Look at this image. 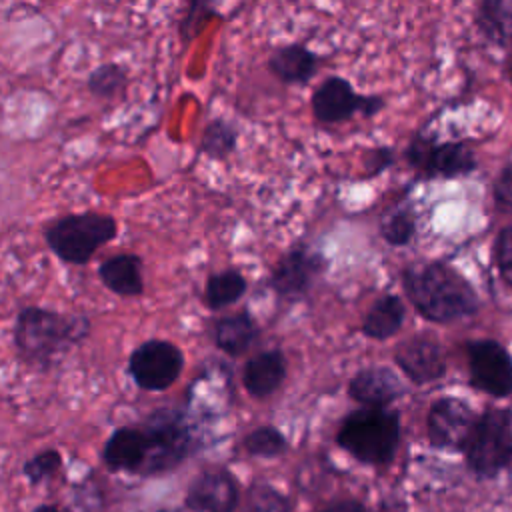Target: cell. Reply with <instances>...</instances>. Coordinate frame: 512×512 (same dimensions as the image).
<instances>
[{"label": "cell", "instance_id": "cell-1", "mask_svg": "<svg viewBox=\"0 0 512 512\" xmlns=\"http://www.w3.org/2000/svg\"><path fill=\"white\" fill-rule=\"evenodd\" d=\"M86 314H66L44 306H24L14 324L18 358L36 370H50L64 354L90 336Z\"/></svg>", "mask_w": 512, "mask_h": 512}, {"label": "cell", "instance_id": "cell-2", "mask_svg": "<svg viewBox=\"0 0 512 512\" xmlns=\"http://www.w3.org/2000/svg\"><path fill=\"white\" fill-rule=\"evenodd\" d=\"M404 288L418 314L430 322H454L478 310L474 288L442 262H418L406 268Z\"/></svg>", "mask_w": 512, "mask_h": 512}, {"label": "cell", "instance_id": "cell-3", "mask_svg": "<svg viewBox=\"0 0 512 512\" xmlns=\"http://www.w3.org/2000/svg\"><path fill=\"white\" fill-rule=\"evenodd\" d=\"M118 234V222L102 212H78L56 218L44 228L48 248L66 264L82 266Z\"/></svg>", "mask_w": 512, "mask_h": 512}, {"label": "cell", "instance_id": "cell-4", "mask_svg": "<svg viewBox=\"0 0 512 512\" xmlns=\"http://www.w3.org/2000/svg\"><path fill=\"white\" fill-rule=\"evenodd\" d=\"M398 438V414L384 406H368L352 412L338 430V444L368 464L388 462L396 452Z\"/></svg>", "mask_w": 512, "mask_h": 512}, {"label": "cell", "instance_id": "cell-5", "mask_svg": "<svg viewBox=\"0 0 512 512\" xmlns=\"http://www.w3.org/2000/svg\"><path fill=\"white\" fill-rule=\"evenodd\" d=\"M404 160L424 180L462 178L478 168V158L470 140H440L424 128L410 136L404 148Z\"/></svg>", "mask_w": 512, "mask_h": 512}, {"label": "cell", "instance_id": "cell-6", "mask_svg": "<svg viewBox=\"0 0 512 512\" xmlns=\"http://www.w3.org/2000/svg\"><path fill=\"white\" fill-rule=\"evenodd\" d=\"M146 436V460L140 474H166L180 466L194 448V434L186 416L176 408H158L140 426Z\"/></svg>", "mask_w": 512, "mask_h": 512}, {"label": "cell", "instance_id": "cell-7", "mask_svg": "<svg viewBox=\"0 0 512 512\" xmlns=\"http://www.w3.org/2000/svg\"><path fill=\"white\" fill-rule=\"evenodd\" d=\"M386 108L382 94H362L344 76H326L310 96V112L322 126H336L360 116L370 120Z\"/></svg>", "mask_w": 512, "mask_h": 512}, {"label": "cell", "instance_id": "cell-8", "mask_svg": "<svg viewBox=\"0 0 512 512\" xmlns=\"http://www.w3.org/2000/svg\"><path fill=\"white\" fill-rule=\"evenodd\" d=\"M468 466L480 476H496L512 462V414L506 408L486 410L472 426L462 448Z\"/></svg>", "mask_w": 512, "mask_h": 512}, {"label": "cell", "instance_id": "cell-9", "mask_svg": "<svg viewBox=\"0 0 512 512\" xmlns=\"http://www.w3.org/2000/svg\"><path fill=\"white\" fill-rule=\"evenodd\" d=\"M184 354L170 342L152 338L136 346L128 358V374L140 390H168L182 374Z\"/></svg>", "mask_w": 512, "mask_h": 512}, {"label": "cell", "instance_id": "cell-10", "mask_svg": "<svg viewBox=\"0 0 512 512\" xmlns=\"http://www.w3.org/2000/svg\"><path fill=\"white\" fill-rule=\"evenodd\" d=\"M468 366L472 384L492 396L512 394V358L496 340H474L468 344Z\"/></svg>", "mask_w": 512, "mask_h": 512}, {"label": "cell", "instance_id": "cell-11", "mask_svg": "<svg viewBox=\"0 0 512 512\" xmlns=\"http://www.w3.org/2000/svg\"><path fill=\"white\" fill-rule=\"evenodd\" d=\"M474 422V412L464 400L452 396L440 398L428 410V440L436 448H464Z\"/></svg>", "mask_w": 512, "mask_h": 512}, {"label": "cell", "instance_id": "cell-12", "mask_svg": "<svg viewBox=\"0 0 512 512\" xmlns=\"http://www.w3.org/2000/svg\"><path fill=\"white\" fill-rule=\"evenodd\" d=\"M238 504V482L224 470H204L186 492V506L194 512H232Z\"/></svg>", "mask_w": 512, "mask_h": 512}, {"label": "cell", "instance_id": "cell-13", "mask_svg": "<svg viewBox=\"0 0 512 512\" xmlns=\"http://www.w3.org/2000/svg\"><path fill=\"white\" fill-rule=\"evenodd\" d=\"M396 364L416 384L438 380L446 372V360L436 340L428 336H414L398 344L394 352Z\"/></svg>", "mask_w": 512, "mask_h": 512}, {"label": "cell", "instance_id": "cell-14", "mask_svg": "<svg viewBox=\"0 0 512 512\" xmlns=\"http://www.w3.org/2000/svg\"><path fill=\"white\" fill-rule=\"evenodd\" d=\"M322 58L302 42L276 46L266 60V70L286 86H306L320 70Z\"/></svg>", "mask_w": 512, "mask_h": 512}, {"label": "cell", "instance_id": "cell-15", "mask_svg": "<svg viewBox=\"0 0 512 512\" xmlns=\"http://www.w3.org/2000/svg\"><path fill=\"white\" fill-rule=\"evenodd\" d=\"M324 268V260L320 254L298 246L290 250L272 272V288L286 298L300 296L308 290L314 276Z\"/></svg>", "mask_w": 512, "mask_h": 512}, {"label": "cell", "instance_id": "cell-16", "mask_svg": "<svg viewBox=\"0 0 512 512\" xmlns=\"http://www.w3.org/2000/svg\"><path fill=\"white\" fill-rule=\"evenodd\" d=\"M102 460L110 472L140 474L146 460V436L140 426L116 428L104 448Z\"/></svg>", "mask_w": 512, "mask_h": 512}, {"label": "cell", "instance_id": "cell-17", "mask_svg": "<svg viewBox=\"0 0 512 512\" xmlns=\"http://www.w3.org/2000/svg\"><path fill=\"white\" fill-rule=\"evenodd\" d=\"M402 392V380L386 366L364 368L350 382V396L364 406L382 408L402 396Z\"/></svg>", "mask_w": 512, "mask_h": 512}, {"label": "cell", "instance_id": "cell-18", "mask_svg": "<svg viewBox=\"0 0 512 512\" xmlns=\"http://www.w3.org/2000/svg\"><path fill=\"white\" fill-rule=\"evenodd\" d=\"M98 276L110 292L122 298H134L144 292L142 258L138 254L128 252L106 258L98 268Z\"/></svg>", "mask_w": 512, "mask_h": 512}, {"label": "cell", "instance_id": "cell-19", "mask_svg": "<svg viewBox=\"0 0 512 512\" xmlns=\"http://www.w3.org/2000/svg\"><path fill=\"white\" fill-rule=\"evenodd\" d=\"M474 26L484 40L498 48L512 46V0H478Z\"/></svg>", "mask_w": 512, "mask_h": 512}, {"label": "cell", "instance_id": "cell-20", "mask_svg": "<svg viewBox=\"0 0 512 512\" xmlns=\"http://www.w3.org/2000/svg\"><path fill=\"white\" fill-rule=\"evenodd\" d=\"M286 374V362L282 352L270 350L254 356L244 366V386L252 396L272 394Z\"/></svg>", "mask_w": 512, "mask_h": 512}, {"label": "cell", "instance_id": "cell-21", "mask_svg": "<svg viewBox=\"0 0 512 512\" xmlns=\"http://www.w3.org/2000/svg\"><path fill=\"white\" fill-rule=\"evenodd\" d=\"M256 334H258L256 324L246 312L224 316L214 326L216 346L230 356L244 354L252 346Z\"/></svg>", "mask_w": 512, "mask_h": 512}, {"label": "cell", "instance_id": "cell-22", "mask_svg": "<svg viewBox=\"0 0 512 512\" xmlns=\"http://www.w3.org/2000/svg\"><path fill=\"white\" fill-rule=\"evenodd\" d=\"M404 312H406L404 302L398 296L384 294L368 310V314L362 322V330L370 338L384 340V338L392 336L402 326Z\"/></svg>", "mask_w": 512, "mask_h": 512}, {"label": "cell", "instance_id": "cell-23", "mask_svg": "<svg viewBox=\"0 0 512 512\" xmlns=\"http://www.w3.org/2000/svg\"><path fill=\"white\" fill-rule=\"evenodd\" d=\"M236 144L238 128L224 118L210 120L200 136V152L212 160L228 158L236 150Z\"/></svg>", "mask_w": 512, "mask_h": 512}, {"label": "cell", "instance_id": "cell-24", "mask_svg": "<svg viewBox=\"0 0 512 512\" xmlns=\"http://www.w3.org/2000/svg\"><path fill=\"white\" fill-rule=\"evenodd\" d=\"M246 290V280L236 270L212 274L204 288V302L210 310H220L234 304Z\"/></svg>", "mask_w": 512, "mask_h": 512}, {"label": "cell", "instance_id": "cell-25", "mask_svg": "<svg viewBox=\"0 0 512 512\" xmlns=\"http://www.w3.org/2000/svg\"><path fill=\"white\" fill-rule=\"evenodd\" d=\"M416 232V218L410 206H396L380 220V234L392 246H406Z\"/></svg>", "mask_w": 512, "mask_h": 512}, {"label": "cell", "instance_id": "cell-26", "mask_svg": "<svg viewBox=\"0 0 512 512\" xmlns=\"http://www.w3.org/2000/svg\"><path fill=\"white\" fill-rule=\"evenodd\" d=\"M222 2L224 0H186V12L180 24V36L184 44L200 34L206 22L218 14Z\"/></svg>", "mask_w": 512, "mask_h": 512}, {"label": "cell", "instance_id": "cell-27", "mask_svg": "<svg viewBox=\"0 0 512 512\" xmlns=\"http://www.w3.org/2000/svg\"><path fill=\"white\" fill-rule=\"evenodd\" d=\"M126 70L120 64L106 62L88 76V90L98 98H112L126 88Z\"/></svg>", "mask_w": 512, "mask_h": 512}, {"label": "cell", "instance_id": "cell-28", "mask_svg": "<svg viewBox=\"0 0 512 512\" xmlns=\"http://www.w3.org/2000/svg\"><path fill=\"white\" fill-rule=\"evenodd\" d=\"M62 468V454L56 448H46L28 458L22 466V474L30 486H38Z\"/></svg>", "mask_w": 512, "mask_h": 512}, {"label": "cell", "instance_id": "cell-29", "mask_svg": "<svg viewBox=\"0 0 512 512\" xmlns=\"http://www.w3.org/2000/svg\"><path fill=\"white\" fill-rule=\"evenodd\" d=\"M244 446L254 456L272 458V456H278L286 448V440L276 428L262 426V428H256L254 432H250L244 438Z\"/></svg>", "mask_w": 512, "mask_h": 512}, {"label": "cell", "instance_id": "cell-30", "mask_svg": "<svg viewBox=\"0 0 512 512\" xmlns=\"http://www.w3.org/2000/svg\"><path fill=\"white\" fill-rule=\"evenodd\" d=\"M246 512H290L286 496L272 486H254L248 492Z\"/></svg>", "mask_w": 512, "mask_h": 512}, {"label": "cell", "instance_id": "cell-31", "mask_svg": "<svg viewBox=\"0 0 512 512\" xmlns=\"http://www.w3.org/2000/svg\"><path fill=\"white\" fill-rule=\"evenodd\" d=\"M494 254H496V264L502 280L512 288V226H504L498 232Z\"/></svg>", "mask_w": 512, "mask_h": 512}, {"label": "cell", "instance_id": "cell-32", "mask_svg": "<svg viewBox=\"0 0 512 512\" xmlns=\"http://www.w3.org/2000/svg\"><path fill=\"white\" fill-rule=\"evenodd\" d=\"M492 196L500 210L512 214V162L498 172L492 186Z\"/></svg>", "mask_w": 512, "mask_h": 512}, {"label": "cell", "instance_id": "cell-33", "mask_svg": "<svg viewBox=\"0 0 512 512\" xmlns=\"http://www.w3.org/2000/svg\"><path fill=\"white\" fill-rule=\"evenodd\" d=\"M392 164H394V150L388 148V146H376V148L368 150V154L364 158V166H366L368 176H376Z\"/></svg>", "mask_w": 512, "mask_h": 512}, {"label": "cell", "instance_id": "cell-34", "mask_svg": "<svg viewBox=\"0 0 512 512\" xmlns=\"http://www.w3.org/2000/svg\"><path fill=\"white\" fill-rule=\"evenodd\" d=\"M320 512H366V510L358 500H340L322 508Z\"/></svg>", "mask_w": 512, "mask_h": 512}, {"label": "cell", "instance_id": "cell-35", "mask_svg": "<svg viewBox=\"0 0 512 512\" xmlns=\"http://www.w3.org/2000/svg\"><path fill=\"white\" fill-rule=\"evenodd\" d=\"M504 70H506V78H508V82H510V86H512V52H510L508 58H506Z\"/></svg>", "mask_w": 512, "mask_h": 512}, {"label": "cell", "instance_id": "cell-36", "mask_svg": "<svg viewBox=\"0 0 512 512\" xmlns=\"http://www.w3.org/2000/svg\"><path fill=\"white\" fill-rule=\"evenodd\" d=\"M32 512H60V510L56 506H52V504H40Z\"/></svg>", "mask_w": 512, "mask_h": 512}]
</instances>
